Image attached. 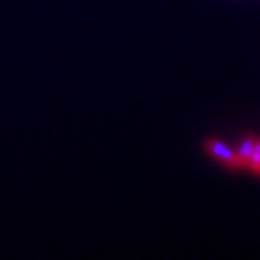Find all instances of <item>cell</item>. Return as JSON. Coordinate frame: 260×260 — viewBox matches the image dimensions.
<instances>
[{"label": "cell", "instance_id": "cell-4", "mask_svg": "<svg viewBox=\"0 0 260 260\" xmlns=\"http://www.w3.org/2000/svg\"><path fill=\"white\" fill-rule=\"evenodd\" d=\"M253 172H254V174H257V175H260V164H259V167L256 168V169H254Z\"/></svg>", "mask_w": 260, "mask_h": 260}, {"label": "cell", "instance_id": "cell-1", "mask_svg": "<svg viewBox=\"0 0 260 260\" xmlns=\"http://www.w3.org/2000/svg\"><path fill=\"white\" fill-rule=\"evenodd\" d=\"M205 149L207 152L215 158L217 160H220L221 164H224L225 167L229 168H240L239 159L236 152H233L232 149H229L224 143L218 142L215 139H210L205 142Z\"/></svg>", "mask_w": 260, "mask_h": 260}, {"label": "cell", "instance_id": "cell-2", "mask_svg": "<svg viewBox=\"0 0 260 260\" xmlns=\"http://www.w3.org/2000/svg\"><path fill=\"white\" fill-rule=\"evenodd\" d=\"M254 138L247 136L240 142L239 148L236 150V155L239 159V164L240 168H249V158H250V153L253 152V146H254Z\"/></svg>", "mask_w": 260, "mask_h": 260}, {"label": "cell", "instance_id": "cell-3", "mask_svg": "<svg viewBox=\"0 0 260 260\" xmlns=\"http://www.w3.org/2000/svg\"><path fill=\"white\" fill-rule=\"evenodd\" d=\"M253 150H257V152H260V139L254 140V146H253Z\"/></svg>", "mask_w": 260, "mask_h": 260}]
</instances>
